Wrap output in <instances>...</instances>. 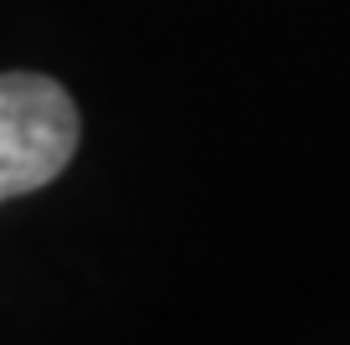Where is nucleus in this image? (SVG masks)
Here are the masks:
<instances>
[{
	"label": "nucleus",
	"mask_w": 350,
	"mask_h": 345,
	"mask_svg": "<svg viewBox=\"0 0 350 345\" xmlns=\"http://www.w3.org/2000/svg\"><path fill=\"white\" fill-rule=\"evenodd\" d=\"M77 150V103L42 73H0V201L42 191Z\"/></svg>",
	"instance_id": "obj_1"
}]
</instances>
